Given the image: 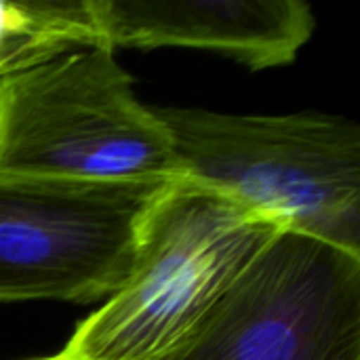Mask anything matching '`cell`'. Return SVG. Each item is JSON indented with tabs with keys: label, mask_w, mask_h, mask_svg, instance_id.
Instances as JSON below:
<instances>
[{
	"label": "cell",
	"mask_w": 360,
	"mask_h": 360,
	"mask_svg": "<svg viewBox=\"0 0 360 360\" xmlns=\"http://www.w3.org/2000/svg\"><path fill=\"white\" fill-rule=\"evenodd\" d=\"M177 179L211 188L278 224L360 255V129L319 112L253 116L154 108Z\"/></svg>",
	"instance_id": "2"
},
{
	"label": "cell",
	"mask_w": 360,
	"mask_h": 360,
	"mask_svg": "<svg viewBox=\"0 0 360 360\" xmlns=\"http://www.w3.org/2000/svg\"><path fill=\"white\" fill-rule=\"evenodd\" d=\"M108 46H78L0 78V175L162 184L169 131Z\"/></svg>",
	"instance_id": "3"
},
{
	"label": "cell",
	"mask_w": 360,
	"mask_h": 360,
	"mask_svg": "<svg viewBox=\"0 0 360 360\" xmlns=\"http://www.w3.org/2000/svg\"><path fill=\"white\" fill-rule=\"evenodd\" d=\"M36 360H78V359H74V356H70V354H65V352L61 350L59 354H53V356H46V359H36Z\"/></svg>",
	"instance_id": "8"
},
{
	"label": "cell",
	"mask_w": 360,
	"mask_h": 360,
	"mask_svg": "<svg viewBox=\"0 0 360 360\" xmlns=\"http://www.w3.org/2000/svg\"><path fill=\"white\" fill-rule=\"evenodd\" d=\"M108 49L190 46L217 51L251 70L291 63L312 38L302 0H91Z\"/></svg>",
	"instance_id": "6"
},
{
	"label": "cell",
	"mask_w": 360,
	"mask_h": 360,
	"mask_svg": "<svg viewBox=\"0 0 360 360\" xmlns=\"http://www.w3.org/2000/svg\"><path fill=\"white\" fill-rule=\"evenodd\" d=\"M0 175V302H95L127 281L167 186Z\"/></svg>",
	"instance_id": "5"
},
{
	"label": "cell",
	"mask_w": 360,
	"mask_h": 360,
	"mask_svg": "<svg viewBox=\"0 0 360 360\" xmlns=\"http://www.w3.org/2000/svg\"><path fill=\"white\" fill-rule=\"evenodd\" d=\"M78 46H103L91 0H0V78Z\"/></svg>",
	"instance_id": "7"
},
{
	"label": "cell",
	"mask_w": 360,
	"mask_h": 360,
	"mask_svg": "<svg viewBox=\"0 0 360 360\" xmlns=\"http://www.w3.org/2000/svg\"><path fill=\"white\" fill-rule=\"evenodd\" d=\"M283 228L192 181L173 179L137 230L122 287L78 325V360H165Z\"/></svg>",
	"instance_id": "1"
},
{
	"label": "cell",
	"mask_w": 360,
	"mask_h": 360,
	"mask_svg": "<svg viewBox=\"0 0 360 360\" xmlns=\"http://www.w3.org/2000/svg\"><path fill=\"white\" fill-rule=\"evenodd\" d=\"M165 360H360V255L281 230Z\"/></svg>",
	"instance_id": "4"
}]
</instances>
